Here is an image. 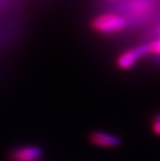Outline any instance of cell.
I'll return each mask as SVG.
<instances>
[{
	"label": "cell",
	"instance_id": "6da1fadb",
	"mask_svg": "<svg viewBox=\"0 0 160 161\" xmlns=\"http://www.w3.org/2000/svg\"><path fill=\"white\" fill-rule=\"evenodd\" d=\"M128 20L118 14H102L91 20V26L93 30L100 35H114L127 28Z\"/></svg>",
	"mask_w": 160,
	"mask_h": 161
},
{
	"label": "cell",
	"instance_id": "7a4b0ae2",
	"mask_svg": "<svg viewBox=\"0 0 160 161\" xmlns=\"http://www.w3.org/2000/svg\"><path fill=\"white\" fill-rule=\"evenodd\" d=\"M149 55L148 43L126 50L117 58V66L121 70H129L133 68L141 58Z\"/></svg>",
	"mask_w": 160,
	"mask_h": 161
},
{
	"label": "cell",
	"instance_id": "3957f363",
	"mask_svg": "<svg viewBox=\"0 0 160 161\" xmlns=\"http://www.w3.org/2000/svg\"><path fill=\"white\" fill-rule=\"evenodd\" d=\"M42 155V148L36 146H28L15 149L9 155V158L12 161H33L40 159Z\"/></svg>",
	"mask_w": 160,
	"mask_h": 161
},
{
	"label": "cell",
	"instance_id": "277c9868",
	"mask_svg": "<svg viewBox=\"0 0 160 161\" xmlns=\"http://www.w3.org/2000/svg\"><path fill=\"white\" fill-rule=\"evenodd\" d=\"M90 142L94 146L101 147V148H117L121 145L122 140L119 136L110 134V133L95 131L91 133Z\"/></svg>",
	"mask_w": 160,
	"mask_h": 161
},
{
	"label": "cell",
	"instance_id": "5b68a950",
	"mask_svg": "<svg viewBox=\"0 0 160 161\" xmlns=\"http://www.w3.org/2000/svg\"><path fill=\"white\" fill-rule=\"evenodd\" d=\"M153 8H154V2L152 0H133L129 9L131 13L136 14L135 16H144L151 12Z\"/></svg>",
	"mask_w": 160,
	"mask_h": 161
},
{
	"label": "cell",
	"instance_id": "8992f818",
	"mask_svg": "<svg viewBox=\"0 0 160 161\" xmlns=\"http://www.w3.org/2000/svg\"><path fill=\"white\" fill-rule=\"evenodd\" d=\"M149 47V55L160 56V27L158 31V36L154 41L148 43Z\"/></svg>",
	"mask_w": 160,
	"mask_h": 161
},
{
	"label": "cell",
	"instance_id": "52a82bcc",
	"mask_svg": "<svg viewBox=\"0 0 160 161\" xmlns=\"http://www.w3.org/2000/svg\"><path fill=\"white\" fill-rule=\"evenodd\" d=\"M152 130H153V132H154L156 135H159L160 136V122L154 121V119H153Z\"/></svg>",
	"mask_w": 160,
	"mask_h": 161
},
{
	"label": "cell",
	"instance_id": "ba28073f",
	"mask_svg": "<svg viewBox=\"0 0 160 161\" xmlns=\"http://www.w3.org/2000/svg\"><path fill=\"white\" fill-rule=\"evenodd\" d=\"M154 121H158V122H160V114H158L157 115H155V118L153 119Z\"/></svg>",
	"mask_w": 160,
	"mask_h": 161
},
{
	"label": "cell",
	"instance_id": "9c48e42d",
	"mask_svg": "<svg viewBox=\"0 0 160 161\" xmlns=\"http://www.w3.org/2000/svg\"><path fill=\"white\" fill-rule=\"evenodd\" d=\"M33 161H40V159H37V160H33Z\"/></svg>",
	"mask_w": 160,
	"mask_h": 161
}]
</instances>
